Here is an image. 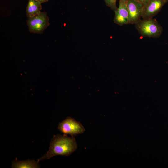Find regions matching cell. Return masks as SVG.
Listing matches in <instances>:
<instances>
[{
    "label": "cell",
    "instance_id": "obj_1",
    "mask_svg": "<svg viewBox=\"0 0 168 168\" xmlns=\"http://www.w3.org/2000/svg\"><path fill=\"white\" fill-rule=\"evenodd\" d=\"M77 145L75 138L69 137L67 135H54L52 139L50 146L47 153L37 161L49 159L57 155L68 156L77 149Z\"/></svg>",
    "mask_w": 168,
    "mask_h": 168
},
{
    "label": "cell",
    "instance_id": "obj_2",
    "mask_svg": "<svg viewBox=\"0 0 168 168\" xmlns=\"http://www.w3.org/2000/svg\"><path fill=\"white\" fill-rule=\"evenodd\" d=\"M135 25L136 29L142 37L159 38L163 32L162 26L153 18L141 19Z\"/></svg>",
    "mask_w": 168,
    "mask_h": 168
},
{
    "label": "cell",
    "instance_id": "obj_3",
    "mask_svg": "<svg viewBox=\"0 0 168 168\" xmlns=\"http://www.w3.org/2000/svg\"><path fill=\"white\" fill-rule=\"evenodd\" d=\"M27 23L30 33L40 34L49 25V18L45 12L32 17H28Z\"/></svg>",
    "mask_w": 168,
    "mask_h": 168
},
{
    "label": "cell",
    "instance_id": "obj_4",
    "mask_svg": "<svg viewBox=\"0 0 168 168\" xmlns=\"http://www.w3.org/2000/svg\"><path fill=\"white\" fill-rule=\"evenodd\" d=\"M58 129L64 134H69L74 137L82 134L85 131L84 127L80 122L70 117L59 124Z\"/></svg>",
    "mask_w": 168,
    "mask_h": 168
},
{
    "label": "cell",
    "instance_id": "obj_5",
    "mask_svg": "<svg viewBox=\"0 0 168 168\" xmlns=\"http://www.w3.org/2000/svg\"><path fill=\"white\" fill-rule=\"evenodd\" d=\"M127 5L129 24H135L141 20L144 5L135 0H127Z\"/></svg>",
    "mask_w": 168,
    "mask_h": 168
},
{
    "label": "cell",
    "instance_id": "obj_6",
    "mask_svg": "<svg viewBox=\"0 0 168 168\" xmlns=\"http://www.w3.org/2000/svg\"><path fill=\"white\" fill-rule=\"evenodd\" d=\"M165 3L163 0H150L143 6L142 18H153L160 12Z\"/></svg>",
    "mask_w": 168,
    "mask_h": 168
},
{
    "label": "cell",
    "instance_id": "obj_7",
    "mask_svg": "<svg viewBox=\"0 0 168 168\" xmlns=\"http://www.w3.org/2000/svg\"><path fill=\"white\" fill-rule=\"evenodd\" d=\"M127 0H119V6L115 12L114 22L120 26L129 24Z\"/></svg>",
    "mask_w": 168,
    "mask_h": 168
},
{
    "label": "cell",
    "instance_id": "obj_8",
    "mask_svg": "<svg viewBox=\"0 0 168 168\" xmlns=\"http://www.w3.org/2000/svg\"><path fill=\"white\" fill-rule=\"evenodd\" d=\"M41 3L35 0H28L26 8V15L32 17L39 14L42 9Z\"/></svg>",
    "mask_w": 168,
    "mask_h": 168
},
{
    "label": "cell",
    "instance_id": "obj_9",
    "mask_svg": "<svg viewBox=\"0 0 168 168\" xmlns=\"http://www.w3.org/2000/svg\"><path fill=\"white\" fill-rule=\"evenodd\" d=\"M39 161L28 159L20 161L16 158L12 162L11 167L13 168H38L40 167Z\"/></svg>",
    "mask_w": 168,
    "mask_h": 168
},
{
    "label": "cell",
    "instance_id": "obj_10",
    "mask_svg": "<svg viewBox=\"0 0 168 168\" xmlns=\"http://www.w3.org/2000/svg\"><path fill=\"white\" fill-rule=\"evenodd\" d=\"M106 5L115 12L117 8L116 2L117 0H104Z\"/></svg>",
    "mask_w": 168,
    "mask_h": 168
},
{
    "label": "cell",
    "instance_id": "obj_11",
    "mask_svg": "<svg viewBox=\"0 0 168 168\" xmlns=\"http://www.w3.org/2000/svg\"><path fill=\"white\" fill-rule=\"evenodd\" d=\"M141 3L143 5L146 4L150 0H135Z\"/></svg>",
    "mask_w": 168,
    "mask_h": 168
},
{
    "label": "cell",
    "instance_id": "obj_12",
    "mask_svg": "<svg viewBox=\"0 0 168 168\" xmlns=\"http://www.w3.org/2000/svg\"><path fill=\"white\" fill-rule=\"evenodd\" d=\"M40 2L41 3H45L47 2L49 0H35Z\"/></svg>",
    "mask_w": 168,
    "mask_h": 168
},
{
    "label": "cell",
    "instance_id": "obj_13",
    "mask_svg": "<svg viewBox=\"0 0 168 168\" xmlns=\"http://www.w3.org/2000/svg\"><path fill=\"white\" fill-rule=\"evenodd\" d=\"M163 0L166 3L168 2V0Z\"/></svg>",
    "mask_w": 168,
    "mask_h": 168
}]
</instances>
